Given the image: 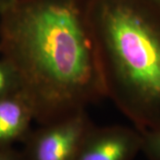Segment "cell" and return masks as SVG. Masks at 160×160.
<instances>
[{
    "mask_svg": "<svg viewBox=\"0 0 160 160\" xmlns=\"http://www.w3.org/2000/svg\"><path fill=\"white\" fill-rule=\"evenodd\" d=\"M94 126L83 111L53 123L40 125L22 142L26 160H74L87 133Z\"/></svg>",
    "mask_w": 160,
    "mask_h": 160,
    "instance_id": "cell-3",
    "label": "cell"
},
{
    "mask_svg": "<svg viewBox=\"0 0 160 160\" xmlns=\"http://www.w3.org/2000/svg\"><path fill=\"white\" fill-rule=\"evenodd\" d=\"M105 96L141 132L160 129V9L149 0H91Z\"/></svg>",
    "mask_w": 160,
    "mask_h": 160,
    "instance_id": "cell-2",
    "label": "cell"
},
{
    "mask_svg": "<svg viewBox=\"0 0 160 160\" xmlns=\"http://www.w3.org/2000/svg\"><path fill=\"white\" fill-rule=\"evenodd\" d=\"M13 0H0V12L4 11L7 6L11 5Z\"/></svg>",
    "mask_w": 160,
    "mask_h": 160,
    "instance_id": "cell-9",
    "label": "cell"
},
{
    "mask_svg": "<svg viewBox=\"0 0 160 160\" xmlns=\"http://www.w3.org/2000/svg\"><path fill=\"white\" fill-rule=\"evenodd\" d=\"M91 0H13L0 12V57L17 74L34 121L46 125L105 98Z\"/></svg>",
    "mask_w": 160,
    "mask_h": 160,
    "instance_id": "cell-1",
    "label": "cell"
},
{
    "mask_svg": "<svg viewBox=\"0 0 160 160\" xmlns=\"http://www.w3.org/2000/svg\"><path fill=\"white\" fill-rule=\"evenodd\" d=\"M142 143V132L134 127L93 126L74 160H133Z\"/></svg>",
    "mask_w": 160,
    "mask_h": 160,
    "instance_id": "cell-4",
    "label": "cell"
},
{
    "mask_svg": "<svg viewBox=\"0 0 160 160\" xmlns=\"http://www.w3.org/2000/svg\"><path fill=\"white\" fill-rule=\"evenodd\" d=\"M21 92L17 74L11 65L0 57V98Z\"/></svg>",
    "mask_w": 160,
    "mask_h": 160,
    "instance_id": "cell-6",
    "label": "cell"
},
{
    "mask_svg": "<svg viewBox=\"0 0 160 160\" xmlns=\"http://www.w3.org/2000/svg\"><path fill=\"white\" fill-rule=\"evenodd\" d=\"M34 121L29 102L21 92L0 98V144L23 141Z\"/></svg>",
    "mask_w": 160,
    "mask_h": 160,
    "instance_id": "cell-5",
    "label": "cell"
},
{
    "mask_svg": "<svg viewBox=\"0 0 160 160\" xmlns=\"http://www.w3.org/2000/svg\"><path fill=\"white\" fill-rule=\"evenodd\" d=\"M0 160H26L22 152H18L12 145L0 144Z\"/></svg>",
    "mask_w": 160,
    "mask_h": 160,
    "instance_id": "cell-8",
    "label": "cell"
},
{
    "mask_svg": "<svg viewBox=\"0 0 160 160\" xmlns=\"http://www.w3.org/2000/svg\"><path fill=\"white\" fill-rule=\"evenodd\" d=\"M149 2H151L154 6H156L158 9H160V0H149Z\"/></svg>",
    "mask_w": 160,
    "mask_h": 160,
    "instance_id": "cell-10",
    "label": "cell"
},
{
    "mask_svg": "<svg viewBox=\"0 0 160 160\" xmlns=\"http://www.w3.org/2000/svg\"><path fill=\"white\" fill-rule=\"evenodd\" d=\"M142 152L149 160H160V129L142 132Z\"/></svg>",
    "mask_w": 160,
    "mask_h": 160,
    "instance_id": "cell-7",
    "label": "cell"
}]
</instances>
